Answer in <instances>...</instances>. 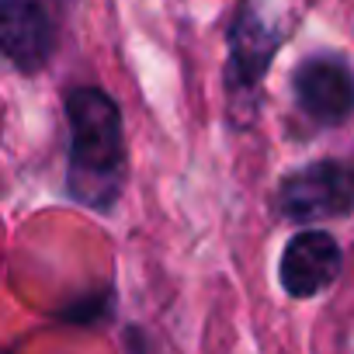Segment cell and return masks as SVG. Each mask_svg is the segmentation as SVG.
I'll use <instances>...</instances> for the list:
<instances>
[{"label": "cell", "mask_w": 354, "mask_h": 354, "mask_svg": "<svg viewBox=\"0 0 354 354\" xmlns=\"http://www.w3.org/2000/svg\"><path fill=\"white\" fill-rule=\"evenodd\" d=\"M278 49V32L257 15L254 4H243L236 21L230 25V63H226V91L230 101H243L261 87V77Z\"/></svg>", "instance_id": "277c9868"}, {"label": "cell", "mask_w": 354, "mask_h": 354, "mask_svg": "<svg viewBox=\"0 0 354 354\" xmlns=\"http://www.w3.org/2000/svg\"><path fill=\"white\" fill-rule=\"evenodd\" d=\"M340 271V247L330 233L306 230L288 240L281 254V285L295 299H309L323 292Z\"/></svg>", "instance_id": "8992f818"}, {"label": "cell", "mask_w": 354, "mask_h": 354, "mask_svg": "<svg viewBox=\"0 0 354 354\" xmlns=\"http://www.w3.org/2000/svg\"><path fill=\"white\" fill-rule=\"evenodd\" d=\"M295 97L309 118L337 125L354 115V73L337 56H309L295 70Z\"/></svg>", "instance_id": "5b68a950"}, {"label": "cell", "mask_w": 354, "mask_h": 354, "mask_svg": "<svg viewBox=\"0 0 354 354\" xmlns=\"http://www.w3.org/2000/svg\"><path fill=\"white\" fill-rule=\"evenodd\" d=\"M59 0H0V56L15 70L35 73L49 63L59 35Z\"/></svg>", "instance_id": "3957f363"}, {"label": "cell", "mask_w": 354, "mask_h": 354, "mask_svg": "<svg viewBox=\"0 0 354 354\" xmlns=\"http://www.w3.org/2000/svg\"><path fill=\"white\" fill-rule=\"evenodd\" d=\"M278 209L295 223L347 216L354 209V170L333 160H319L313 167L295 170L278 188Z\"/></svg>", "instance_id": "7a4b0ae2"}, {"label": "cell", "mask_w": 354, "mask_h": 354, "mask_svg": "<svg viewBox=\"0 0 354 354\" xmlns=\"http://www.w3.org/2000/svg\"><path fill=\"white\" fill-rule=\"evenodd\" d=\"M70 118V195L91 209H111L125 177V136L118 104L97 91L80 87L66 97Z\"/></svg>", "instance_id": "6da1fadb"}]
</instances>
